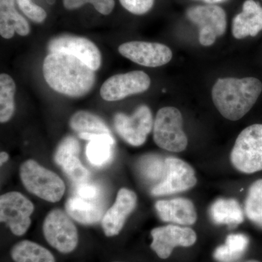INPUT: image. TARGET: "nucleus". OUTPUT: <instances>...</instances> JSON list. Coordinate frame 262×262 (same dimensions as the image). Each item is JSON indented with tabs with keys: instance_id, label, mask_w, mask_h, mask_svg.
<instances>
[{
	"instance_id": "nucleus-12",
	"label": "nucleus",
	"mask_w": 262,
	"mask_h": 262,
	"mask_svg": "<svg viewBox=\"0 0 262 262\" xmlns=\"http://www.w3.org/2000/svg\"><path fill=\"white\" fill-rule=\"evenodd\" d=\"M151 235L150 247L163 259L168 258L176 247H190L196 241V232L192 229L172 225L153 229Z\"/></svg>"
},
{
	"instance_id": "nucleus-26",
	"label": "nucleus",
	"mask_w": 262,
	"mask_h": 262,
	"mask_svg": "<svg viewBox=\"0 0 262 262\" xmlns=\"http://www.w3.org/2000/svg\"><path fill=\"white\" fill-rule=\"evenodd\" d=\"M245 213L253 225L262 229V179L250 186L245 202Z\"/></svg>"
},
{
	"instance_id": "nucleus-6",
	"label": "nucleus",
	"mask_w": 262,
	"mask_h": 262,
	"mask_svg": "<svg viewBox=\"0 0 262 262\" xmlns=\"http://www.w3.org/2000/svg\"><path fill=\"white\" fill-rule=\"evenodd\" d=\"M45 238L52 247L62 253L75 251L79 242L78 232L70 216L61 210H52L42 225Z\"/></svg>"
},
{
	"instance_id": "nucleus-16",
	"label": "nucleus",
	"mask_w": 262,
	"mask_h": 262,
	"mask_svg": "<svg viewBox=\"0 0 262 262\" xmlns=\"http://www.w3.org/2000/svg\"><path fill=\"white\" fill-rule=\"evenodd\" d=\"M155 209L160 218L165 222L180 225H192L198 215L192 201L186 198L162 200L155 203Z\"/></svg>"
},
{
	"instance_id": "nucleus-34",
	"label": "nucleus",
	"mask_w": 262,
	"mask_h": 262,
	"mask_svg": "<svg viewBox=\"0 0 262 262\" xmlns=\"http://www.w3.org/2000/svg\"><path fill=\"white\" fill-rule=\"evenodd\" d=\"M9 158V155L8 153L5 152V151H1V153H0V165H1V166L3 164L8 162Z\"/></svg>"
},
{
	"instance_id": "nucleus-4",
	"label": "nucleus",
	"mask_w": 262,
	"mask_h": 262,
	"mask_svg": "<svg viewBox=\"0 0 262 262\" xmlns=\"http://www.w3.org/2000/svg\"><path fill=\"white\" fill-rule=\"evenodd\" d=\"M230 160L241 173L262 170V124L247 127L239 134L231 151Z\"/></svg>"
},
{
	"instance_id": "nucleus-10",
	"label": "nucleus",
	"mask_w": 262,
	"mask_h": 262,
	"mask_svg": "<svg viewBox=\"0 0 262 262\" xmlns=\"http://www.w3.org/2000/svg\"><path fill=\"white\" fill-rule=\"evenodd\" d=\"M151 80L142 71H133L112 76L105 81L100 89L104 101H117L132 95L141 94L149 89Z\"/></svg>"
},
{
	"instance_id": "nucleus-21",
	"label": "nucleus",
	"mask_w": 262,
	"mask_h": 262,
	"mask_svg": "<svg viewBox=\"0 0 262 262\" xmlns=\"http://www.w3.org/2000/svg\"><path fill=\"white\" fill-rule=\"evenodd\" d=\"M210 215L216 225H239L244 221L242 208L234 199L216 200L210 208Z\"/></svg>"
},
{
	"instance_id": "nucleus-33",
	"label": "nucleus",
	"mask_w": 262,
	"mask_h": 262,
	"mask_svg": "<svg viewBox=\"0 0 262 262\" xmlns=\"http://www.w3.org/2000/svg\"><path fill=\"white\" fill-rule=\"evenodd\" d=\"M77 192L80 198L91 201L98 198L100 194V189L97 186L84 182L79 184Z\"/></svg>"
},
{
	"instance_id": "nucleus-22",
	"label": "nucleus",
	"mask_w": 262,
	"mask_h": 262,
	"mask_svg": "<svg viewBox=\"0 0 262 262\" xmlns=\"http://www.w3.org/2000/svg\"><path fill=\"white\" fill-rule=\"evenodd\" d=\"M10 255L15 262H56L47 248L30 241H22L12 248Z\"/></svg>"
},
{
	"instance_id": "nucleus-5",
	"label": "nucleus",
	"mask_w": 262,
	"mask_h": 262,
	"mask_svg": "<svg viewBox=\"0 0 262 262\" xmlns=\"http://www.w3.org/2000/svg\"><path fill=\"white\" fill-rule=\"evenodd\" d=\"M153 138L157 145L167 151L181 152L186 149L188 139L183 130V117L178 108H160L155 117Z\"/></svg>"
},
{
	"instance_id": "nucleus-9",
	"label": "nucleus",
	"mask_w": 262,
	"mask_h": 262,
	"mask_svg": "<svg viewBox=\"0 0 262 262\" xmlns=\"http://www.w3.org/2000/svg\"><path fill=\"white\" fill-rule=\"evenodd\" d=\"M187 16L199 27V40L202 46H210L218 37L223 35L227 29L225 10L214 5H199L189 8Z\"/></svg>"
},
{
	"instance_id": "nucleus-18",
	"label": "nucleus",
	"mask_w": 262,
	"mask_h": 262,
	"mask_svg": "<svg viewBox=\"0 0 262 262\" xmlns=\"http://www.w3.org/2000/svg\"><path fill=\"white\" fill-rule=\"evenodd\" d=\"M30 26L15 8V0H0V34L11 39L15 32L22 37L29 35Z\"/></svg>"
},
{
	"instance_id": "nucleus-11",
	"label": "nucleus",
	"mask_w": 262,
	"mask_h": 262,
	"mask_svg": "<svg viewBox=\"0 0 262 262\" xmlns=\"http://www.w3.org/2000/svg\"><path fill=\"white\" fill-rule=\"evenodd\" d=\"M165 160L166 175L161 182L152 188V195L176 194L189 190L196 185L195 172L187 162L176 158H168Z\"/></svg>"
},
{
	"instance_id": "nucleus-13",
	"label": "nucleus",
	"mask_w": 262,
	"mask_h": 262,
	"mask_svg": "<svg viewBox=\"0 0 262 262\" xmlns=\"http://www.w3.org/2000/svg\"><path fill=\"white\" fill-rule=\"evenodd\" d=\"M50 53H65L77 57L92 70L101 65V54L97 46L87 38L61 35L52 39L48 45Z\"/></svg>"
},
{
	"instance_id": "nucleus-20",
	"label": "nucleus",
	"mask_w": 262,
	"mask_h": 262,
	"mask_svg": "<svg viewBox=\"0 0 262 262\" xmlns=\"http://www.w3.org/2000/svg\"><path fill=\"white\" fill-rule=\"evenodd\" d=\"M66 210L69 215L82 225H94L103 216L101 207L80 196L70 198L66 204Z\"/></svg>"
},
{
	"instance_id": "nucleus-23",
	"label": "nucleus",
	"mask_w": 262,
	"mask_h": 262,
	"mask_svg": "<svg viewBox=\"0 0 262 262\" xmlns=\"http://www.w3.org/2000/svg\"><path fill=\"white\" fill-rule=\"evenodd\" d=\"M249 239L244 234H232L227 236L225 244L219 246L213 253V257L219 262L237 261L246 252Z\"/></svg>"
},
{
	"instance_id": "nucleus-37",
	"label": "nucleus",
	"mask_w": 262,
	"mask_h": 262,
	"mask_svg": "<svg viewBox=\"0 0 262 262\" xmlns=\"http://www.w3.org/2000/svg\"><path fill=\"white\" fill-rule=\"evenodd\" d=\"M244 262H260L258 261H256V260H249V261H246Z\"/></svg>"
},
{
	"instance_id": "nucleus-35",
	"label": "nucleus",
	"mask_w": 262,
	"mask_h": 262,
	"mask_svg": "<svg viewBox=\"0 0 262 262\" xmlns=\"http://www.w3.org/2000/svg\"><path fill=\"white\" fill-rule=\"evenodd\" d=\"M201 1L204 2V3H208L209 5L216 4V3H223V2L227 1V0H201Z\"/></svg>"
},
{
	"instance_id": "nucleus-17",
	"label": "nucleus",
	"mask_w": 262,
	"mask_h": 262,
	"mask_svg": "<svg viewBox=\"0 0 262 262\" xmlns=\"http://www.w3.org/2000/svg\"><path fill=\"white\" fill-rule=\"evenodd\" d=\"M262 30V7L254 0H246L243 11L232 21V34L236 39L255 37Z\"/></svg>"
},
{
	"instance_id": "nucleus-29",
	"label": "nucleus",
	"mask_w": 262,
	"mask_h": 262,
	"mask_svg": "<svg viewBox=\"0 0 262 262\" xmlns=\"http://www.w3.org/2000/svg\"><path fill=\"white\" fill-rule=\"evenodd\" d=\"M63 171L72 181L79 184L89 179V172L82 165L78 156H73L65 160L61 165Z\"/></svg>"
},
{
	"instance_id": "nucleus-3",
	"label": "nucleus",
	"mask_w": 262,
	"mask_h": 262,
	"mask_svg": "<svg viewBox=\"0 0 262 262\" xmlns=\"http://www.w3.org/2000/svg\"><path fill=\"white\" fill-rule=\"evenodd\" d=\"M19 175L24 187L44 201L57 203L64 194L65 184L59 176L35 160L24 162L19 169Z\"/></svg>"
},
{
	"instance_id": "nucleus-14",
	"label": "nucleus",
	"mask_w": 262,
	"mask_h": 262,
	"mask_svg": "<svg viewBox=\"0 0 262 262\" xmlns=\"http://www.w3.org/2000/svg\"><path fill=\"white\" fill-rule=\"evenodd\" d=\"M122 56L138 64L147 67H161L171 60V50L163 44L143 41L123 43L118 48Z\"/></svg>"
},
{
	"instance_id": "nucleus-2",
	"label": "nucleus",
	"mask_w": 262,
	"mask_h": 262,
	"mask_svg": "<svg viewBox=\"0 0 262 262\" xmlns=\"http://www.w3.org/2000/svg\"><path fill=\"white\" fill-rule=\"evenodd\" d=\"M261 91V81L254 77L219 79L212 89V98L222 116L237 121L251 110Z\"/></svg>"
},
{
	"instance_id": "nucleus-28",
	"label": "nucleus",
	"mask_w": 262,
	"mask_h": 262,
	"mask_svg": "<svg viewBox=\"0 0 262 262\" xmlns=\"http://www.w3.org/2000/svg\"><path fill=\"white\" fill-rule=\"evenodd\" d=\"M80 151V146L79 141L75 137L67 136L57 147L55 152V162L61 166L65 160L73 156H78Z\"/></svg>"
},
{
	"instance_id": "nucleus-15",
	"label": "nucleus",
	"mask_w": 262,
	"mask_h": 262,
	"mask_svg": "<svg viewBox=\"0 0 262 262\" xmlns=\"http://www.w3.org/2000/svg\"><path fill=\"white\" fill-rule=\"evenodd\" d=\"M136 205V193L126 188L120 189L117 192L115 203L103 214L101 225L105 235L114 237L120 234L127 217L134 211Z\"/></svg>"
},
{
	"instance_id": "nucleus-31",
	"label": "nucleus",
	"mask_w": 262,
	"mask_h": 262,
	"mask_svg": "<svg viewBox=\"0 0 262 262\" xmlns=\"http://www.w3.org/2000/svg\"><path fill=\"white\" fill-rule=\"evenodd\" d=\"M19 8L24 14L35 23H42L47 18V13L31 0H16Z\"/></svg>"
},
{
	"instance_id": "nucleus-32",
	"label": "nucleus",
	"mask_w": 262,
	"mask_h": 262,
	"mask_svg": "<svg viewBox=\"0 0 262 262\" xmlns=\"http://www.w3.org/2000/svg\"><path fill=\"white\" fill-rule=\"evenodd\" d=\"M122 6L134 15H144L149 12L155 0H119Z\"/></svg>"
},
{
	"instance_id": "nucleus-36",
	"label": "nucleus",
	"mask_w": 262,
	"mask_h": 262,
	"mask_svg": "<svg viewBox=\"0 0 262 262\" xmlns=\"http://www.w3.org/2000/svg\"><path fill=\"white\" fill-rule=\"evenodd\" d=\"M47 1H48V3L51 5H53V3H55V0H47Z\"/></svg>"
},
{
	"instance_id": "nucleus-25",
	"label": "nucleus",
	"mask_w": 262,
	"mask_h": 262,
	"mask_svg": "<svg viewBox=\"0 0 262 262\" xmlns=\"http://www.w3.org/2000/svg\"><path fill=\"white\" fill-rule=\"evenodd\" d=\"M16 86L14 80L7 74L0 75V122L9 121L15 113V95Z\"/></svg>"
},
{
	"instance_id": "nucleus-19",
	"label": "nucleus",
	"mask_w": 262,
	"mask_h": 262,
	"mask_svg": "<svg viewBox=\"0 0 262 262\" xmlns=\"http://www.w3.org/2000/svg\"><path fill=\"white\" fill-rule=\"evenodd\" d=\"M78 136L81 139L89 141L86 146V156L92 165L101 167L111 160L115 145L112 134L82 133L78 134Z\"/></svg>"
},
{
	"instance_id": "nucleus-27",
	"label": "nucleus",
	"mask_w": 262,
	"mask_h": 262,
	"mask_svg": "<svg viewBox=\"0 0 262 262\" xmlns=\"http://www.w3.org/2000/svg\"><path fill=\"white\" fill-rule=\"evenodd\" d=\"M139 170L146 180L151 182L160 180L162 182L166 175L165 160L163 161L158 155H147L141 160Z\"/></svg>"
},
{
	"instance_id": "nucleus-30",
	"label": "nucleus",
	"mask_w": 262,
	"mask_h": 262,
	"mask_svg": "<svg viewBox=\"0 0 262 262\" xmlns=\"http://www.w3.org/2000/svg\"><path fill=\"white\" fill-rule=\"evenodd\" d=\"M87 3L94 5L98 13L105 15H110L115 6V0H63V6L67 10L77 9Z\"/></svg>"
},
{
	"instance_id": "nucleus-24",
	"label": "nucleus",
	"mask_w": 262,
	"mask_h": 262,
	"mask_svg": "<svg viewBox=\"0 0 262 262\" xmlns=\"http://www.w3.org/2000/svg\"><path fill=\"white\" fill-rule=\"evenodd\" d=\"M72 130L78 134H112L111 130L102 119L87 111H78L74 114L70 120Z\"/></svg>"
},
{
	"instance_id": "nucleus-1",
	"label": "nucleus",
	"mask_w": 262,
	"mask_h": 262,
	"mask_svg": "<svg viewBox=\"0 0 262 262\" xmlns=\"http://www.w3.org/2000/svg\"><path fill=\"white\" fill-rule=\"evenodd\" d=\"M42 72L51 89L70 97L86 96L96 83V71L68 53H49L43 61Z\"/></svg>"
},
{
	"instance_id": "nucleus-7",
	"label": "nucleus",
	"mask_w": 262,
	"mask_h": 262,
	"mask_svg": "<svg viewBox=\"0 0 262 262\" xmlns=\"http://www.w3.org/2000/svg\"><path fill=\"white\" fill-rule=\"evenodd\" d=\"M34 204L18 192L5 193L0 196V220L9 227L12 233L24 235L32 224Z\"/></svg>"
},
{
	"instance_id": "nucleus-8",
	"label": "nucleus",
	"mask_w": 262,
	"mask_h": 262,
	"mask_svg": "<svg viewBox=\"0 0 262 262\" xmlns=\"http://www.w3.org/2000/svg\"><path fill=\"white\" fill-rule=\"evenodd\" d=\"M114 125L117 134L127 144L140 146L145 143L154 122L151 110L146 105H141L133 115L117 113L114 117Z\"/></svg>"
}]
</instances>
